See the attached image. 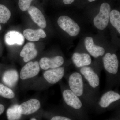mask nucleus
I'll return each instance as SVG.
<instances>
[{"label": "nucleus", "mask_w": 120, "mask_h": 120, "mask_svg": "<svg viewBox=\"0 0 120 120\" xmlns=\"http://www.w3.org/2000/svg\"><path fill=\"white\" fill-rule=\"evenodd\" d=\"M65 77L69 88L81 99L84 105H95L98 98L79 72L67 75Z\"/></svg>", "instance_id": "f257e3e1"}, {"label": "nucleus", "mask_w": 120, "mask_h": 120, "mask_svg": "<svg viewBox=\"0 0 120 120\" xmlns=\"http://www.w3.org/2000/svg\"><path fill=\"white\" fill-rule=\"evenodd\" d=\"M102 62L106 73L105 91L120 86L119 62L117 55L107 52L103 56Z\"/></svg>", "instance_id": "f03ea898"}, {"label": "nucleus", "mask_w": 120, "mask_h": 120, "mask_svg": "<svg viewBox=\"0 0 120 120\" xmlns=\"http://www.w3.org/2000/svg\"><path fill=\"white\" fill-rule=\"evenodd\" d=\"M60 88L65 106L73 112L79 113L82 112L85 105L81 99L70 90L67 84L61 83Z\"/></svg>", "instance_id": "7ed1b4c3"}, {"label": "nucleus", "mask_w": 120, "mask_h": 120, "mask_svg": "<svg viewBox=\"0 0 120 120\" xmlns=\"http://www.w3.org/2000/svg\"><path fill=\"white\" fill-rule=\"evenodd\" d=\"M98 69L93 68L90 65L80 68L79 72L98 99L99 97L101 75Z\"/></svg>", "instance_id": "20e7f679"}, {"label": "nucleus", "mask_w": 120, "mask_h": 120, "mask_svg": "<svg viewBox=\"0 0 120 120\" xmlns=\"http://www.w3.org/2000/svg\"><path fill=\"white\" fill-rule=\"evenodd\" d=\"M120 94L118 91L112 90H108L101 95L97 100L95 105L100 109H105L112 106L120 104Z\"/></svg>", "instance_id": "39448f33"}, {"label": "nucleus", "mask_w": 120, "mask_h": 120, "mask_svg": "<svg viewBox=\"0 0 120 120\" xmlns=\"http://www.w3.org/2000/svg\"><path fill=\"white\" fill-rule=\"evenodd\" d=\"M110 11L111 7L109 4L105 2L101 5L99 12L94 20V24L97 28L103 30L106 28L109 21Z\"/></svg>", "instance_id": "423d86ee"}, {"label": "nucleus", "mask_w": 120, "mask_h": 120, "mask_svg": "<svg viewBox=\"0 0 120 120\" xmlns=\"http://www.w3.org/2000/svg\"><path fill=\"white\" fill-rule=\"evenodd\" d=\"M58 26L70 36L75 37L79 34L80 28L78 24L67 16H61L57 20Z\"/></svg>", "instance_id": "0eeeda50"}, {"label": "nucleus", "mask_w": 120, "mask_h": 120, "mask_svg": "<svg viewBox=\"0 0 120 120\" xmlns=\"http://www.w3.org/2000/svg\"><path fill=\"white\" fill-rule=\"evenodd\" d=\"M65 71L64 67H61L46 70L43 73V79L48 85L56 84L64 76Z\"/></svg>", "instance_id": "6e6552de"}, {"label": "nucleus", "mask_w": 120, "mask_h": 120, "mask_svg": "<svg viewBox=\"0 0 120 120\" xmlns=\"http://www.w3.org/2000/svg\"><path fill=\"white\" fill-rule=\"evenodd\" d=\"M41 107V103L39 100L33 98L19 105V109L23 116H31L38 112Z\"/></svg>", "instance_id": "1a4fd4ad"}, {"label": "nucleus", "mask_w": 120, "mask_h": 120, "mask_svg": "<svg viewBox=\"0 0 120 120\" xmlns=\"http://www.w3.org/2000/svg\"><path fill=\"white\" fill-rule=\"evenodd\" d=\"M40 68L38 61L28 62L21 69L20 78L22 80H25L35 77L39 73Z\"/></svg>", "instance_id": "9d476101"}, {"label": "nucleus", "mask_w": 120, "mask_h": 120, "mask_svg": "<svg viewBox=\"0 0 120 120\" xmlns=\"http://www.w3.org/2000/svg\"><path fill=\"white\" fill-rule=\"evenodd\" d=\"M39 63L40 68L46 71L61 67L64 63V59L60 56L52 57H43L40 59Z\"/></svg>", "instance_id": "9b49d317"}, {"label": "nucleus", "mask_w": 120, "mask_h": 120, "mask_svg": "<svg viewBox=\"0 0 120 120\" xmlns=\"http://www.w3.org/2000/svg\"><path fill=\"white\" fill-rule=\"evenodd\" d=\"M84 45L86 49L90 55L95 58H98L105 54V49L95 45L91 37H86L84 39Z\"/></svg>", "instance_id": "f8f14e48"}, {"label": "nucleus", "mask_w": 120, "mask_h": 120, "mask_svg": "<svg viewBox=\"0 0 120 120\" xmlns=\"http://www.w3.org/2000/svg\"><path fill=\"white\" fill-rule=\"evenodd\" d=\"M33 21L42 28H45L46 22L44 15L41 10L37 7L31 5L27 10Z\"/></svg>", "instance_id": "ddd939ff"}, {"label": "nucleus", "mask_w": 120, "mask_h": 120, "mask_svg": "<svg viewBox=\"0 0 120 120\" xmlns=\"http://www.w3.org/2000/svg\"><path fill=\"white\" fill-rule=\"evenodd\" d=\"M72 60L75 66L79 69L90 65L92 63V59L90 54L85 53H74Z\"/></svg>", "instance_id": "4468645a"}, {"label": "nucleus", "mask_w": 120, "mask_h": 120, "mask_svg": "<svg viewBox=\"0 0 120 120\" xmlns=\"http://www.w3.org/2000/svg\"><path fill=\"white\" fill-rule=\"evenodd\" d=\"M5 43L9 45H15L21 46L24 43L25 39L24 35L16 31H11L7 32L4 37Z\"/></svg>", "instance_id": "2eb2a0df"}, {"label": "nucleus", "mask_w": 120, "mask_h": 120, "mask_svg": "<svg viewBox=\"0 0 120 120\" xmlns=\"http://www.w3.org/2000/svg\"><path fill=\"white\" fill-rule=\"evenodd\" d=\"M38 54V50L35 49L34 43L28 42L23 48L20 56L23 58L24 62H28L35 58Z\"/></svg>", "instance_id": "dca6fc26"}, {"label": "nucleus", "mask_w": 120, "mask_h": 120, "mask_svg": "<svg viewBox=\"0 0 120 120\" xmlns=\"http://www.w3.org/2000/svg\"><path fill=\"white\" fill-rule=\"evenodd\" d=\"M19 75L17 71L11 69L5 72L2 76V80L5 85L9 87L15 86L19 80Z\"/></svg>", "instance_id": "f3484780"}, {"label": "nucleus", "mask_w": 120, "mask_h": 120, "mask_svg": "<svg viewBox=\"0 0 120 120\" xmlns=\"http://www.w3.org/2000/svg\"><path fill=\"white\" fill-rule=\"evenodd\" d=\"M23 34L26 39L31 41H38L40 38H45L46 36L45 31L41 28L37 30L26 29L24 30Z\"/></svg>", "instance_id": "a211bd4d"}, {"label": "nucleus", "mask_w": 120, "mask_h": 120, "mask_svg": "<svg viewBox=\"0 0 120 120\" xmlns=\"http://www.w3.org/2000/svg\"><path fill=\"white\" fill-rule=\"evenodd\" d=\"M19 105L14 104L7 109L6 116L8 120H21L22 118L19 109Z\"/></svg>", "instance_id": "6ab92c4d"}, {"label": "nucleus", "mask_w": 120, "mask_h": 120, "mask_svg": "<svg viewBox=\"0 0 120 120\" xmlns=\"http://www.w3.org/2000/svg\"><path fill=\"white\" fill-rule=\"evenodd\" d=\"M109 19L110 23L114 28H116L119 34H120V13L116 10H113L110 11Z\"/></svg>", "instance_id": "aec40b11"}, {"label": "nucleus", "mask_w": 120, "mask_h": 120, "mask_svg": "<svg viewBox=\"0 0 120 120\" xmlns=\"http://www.w3.org/2000/svg\"><path fill=\"white\" fill-rule=\"evenodd\" d=\"M11 16V12L8 8L4 5L0 4V23H7Z\"/></svg>", "instance_id": "412c9836"}, {"label": "nucleus", "mask_w": 120, "mask_h": 120, "mask_svg": "<svg viewBox=\"0 0 120 120\" xmlns=\"http://www.w3.org/2000/svg\"><path fill=\"white\" fill-rule=\"evenodd\" d=\"M0 96L5 98L12 99L15 98V92L10 87L0 83Z\"/></svg>", "instance_id": "4be33fe9"}, {"label": "nucleus", "mask_w": 120, "mask_h": 120, "mask_svg": "<svg viewBox=\"0 0 120 120\" xmlns=\"http://www.w3.org/2000/svg\"><path fill=\"white\" fill-rule=\"evenodd\" d=\"M35 0H19L18 6L22 11H27L31 5V3Z\"/></svg>", "instance_id": "5701e85b"}, {"label": "nucleus", "mask_w": 120, "mask_h": 120, "mask_svg": "<svg viewBox=\"0 0 120 120\" xmlns=\"http://www.w3.org/2000/svg\"><path fill=\"white\" fill-rule=\"evenodd\" d=\"M49 120H73L68 117L60 115H55L50 118Z\"/></svg>", "instance_id": "b1692460"}, {"label": "nucleus", "mask_w": 120, "mask_h": 120, "mask_svg": "<svg viewBox=\"0 0 120 120\" xmlns=\"http://www.w3.org/2000/svg\"><path fill=\"white\" fill-rule=\"evenodd\" d=\"M5 110V107L4 105L0 103V116L4 112Z\"/></svg>", "instance_id": "393cba45"}, {"label": "nucleus", "mask_w": 120, "mask_h": 120, "mask_svg": "<svg viewBox=\"0 0 120 120\" xmlns=\"http://www.w3.org/2000/svg\"><path fill=\"white\" fill-rule=\"evenodd\" d=\"M75 0H63V2L65 4H72Z\"/></svg>", "instance_id": "a878e982"}, {"label": "nucleus", "mask_w": 120, "mask_h": 120, "mask_svg": "<svg viewBox=\"0 0 120 120\" xmlns=\"http://www.w3.org/2000/svg\"><path fill=\"white\" fill-rule=\"evenodd\" d=\"M30 120H39L36 117H33L30 119Z\"/></svg>", "instance_id": "bb28decb"}, {"label": "nucleus", "mask_w": 120, "mask_h": 120, "mask_svg": "<svg viewBox=\"0 0 120 120\" xmlns=\"http://www.w3.org/2000/svg\"><path fill=\"white\" fill-rule=\"evenodd\" d=\"M95 0H88V1L90 2H93V1H94Z\"/></svg>", "instance_id": "cd10ccee"}, {"label": "nucleus", "mask_w": 120, "mask_h": 120, "mask_svg": "<svg viewBox=\"0 0 120 120\" xmlns=\"http://www.w3.org/2000/svg\"><path fill=\"white\" fill-rule=\"evenodd\" d=\"M1 30V26L0 24V31Z\"/></svg>", "instance_id": "c85d7f7f"}, {"label": "nucleus", "mask_w": 120, "mask_h": 120, "mask_svg": "<svg viewBox=\"0 0 120 120\" xmlns=\"http://www.w3.org/2000/svg\"></svg>", "instance_id": "c756f323"}]
</instances>
